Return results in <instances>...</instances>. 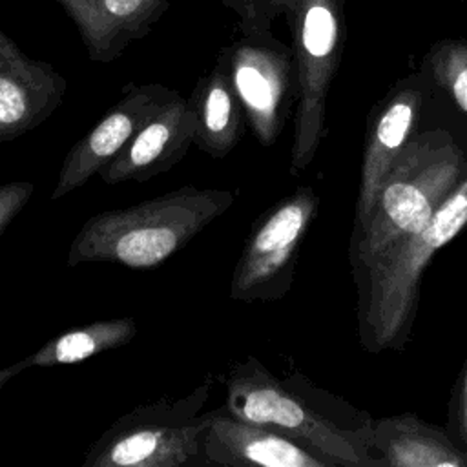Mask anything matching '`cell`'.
I'll return each mask as SVG.
<instances>
[{"instance_id":"14","label":"cell","mask_w":467,"mask_h":467,"mask_svg":"<svg viewBox=\"0 0 467 467\" xmlns=\"http://www.w3.org/2000/svg\"><path fill=\"white\" fill-rule=\"evenodd\" d=\"M421 104L423 91L418 78L412 77L403 80L372 117L361 164L356 224L368 215L389 170L409 142Z\"/></svg>"},{"instance_id":"17","label":"cell","mask_w":467,"mask_h":467,"mask_svg":"<svg viewBox=\"0 0 467 467\" xmlns=\"http://www.w3.org/2000/svg\"><path fill=\"white\" fill-rule=\"evenodd\" d=\"M137 336L133 317L100 319L64 330L26 356L29 367H57L86 361L108 350L128 345Z\"/></svg>"},{"instance_id":"15","label":"cell","mask_w":467,"mask_h":467,"mask_svg":"<svg viewBox=\"0 0 467 467\" xmlns=\"http://www.w3.org/2000/svg\"><path fill=\"white\" fill-rule=\"evenodd\" d=\"M370 445L381 465L392 467H467V449L443 429L412 414L370 423Z\"/></svg>"},{"instance_id":"1","label":"cell","mask_w":467,"mask_h":467,"mask_svg":"<svg viewBox=\"0 0 467 467\" xmlns=\"http://www.w3.org/2000/svg\"><path fill=\"white\" fill-rule=\"evenodd\" d=\"M235 201L224 188L181 186L159 197L91 215L69 244L66 265L115 263L133 270L161 266Z\"/></svg>"},{"instance_id":"2","label":"cell","mask_w":467,"mask_h":467,"mask_svg":"<svg viewBox=\"0 0 467 467\" xmlns=\"http://www.w3.org/2000/svg\"><path fill=\"white\" fill-rule=\"evenodd\" d=\"M467 173L463 151L443 130L410 137L389 170L352 243L359 277L379 255L421 230Z\"/></svg>"},{"instance_id":"12","label":"cell","mask_w":467,"mask_h":467,"mask_svg":"<svg viewBox=\"0 0 467 467\" xmlns=\"http://www.w3.org/2000/svg\"><path fill=\"white\" fill-rule=\"evenodd\" d=\"M204 454L210 465L263 467H330L327 460L290 436L237 418L223 407L210 410L204 434Z\"/></svg>"},{"instance_id":"4","label":"cell","mask_w":467,"mask_h":467,"mask_svg":"<svg viewBox=\"0 0 467 467\" xmlns=\"http://www.w3.org/2000/svg\"><path fill=\"white\" fill-rule=\"evenodd\" d=\"M224 409L234 416L275 429L334 465H381L370 456V423L348 431L316 409L297 379L275 378L257 358L246 356L226 372Z\"/></svg>"},{"instance_id":"21","label":"cell","mask_w":467,"mask_h":467,"mask_svg":"<svg viewBox=\"0 0 467 467\" xmlns=\"http://www.w3.org/2000/svg\"><path fill=\"white\" fill-rule=\"evenodd\" d=\"M451 431L452 438L467 449V365L451 401Z\"/></svg>"},{"instance_id":"6","label":"cell","mask_w":467,"mask_h":467,"mask_svg":"<svg viewBox=\"0 0 467 467\" xmlns=\"http://www.w3.org/2000/svg\"><path fill=\"white\" fill-rule=\"evenodd\" d=\"M296 67L290 171H303L325 135L327 95L341 57L343 0H297L286 18Z\"/></svg>"},{"instance_id":"19","label":"cell","mask_w":467,"mask_h":467,"mask_svg":"<svg viewBox=\"0 0 467 467\" xmlns=\"http://www.w3.org/2000/svg\"><path fill=\"white\" fill-rule=\"evenodd\" d=\"M237 16L241 36L274 35L272 27L279 16L285 20L294 13L297 0H221Z\"/></svg>"},{"instance_id":"20","label":"cell","mask_w":467,"mask_h":467,"mask_svg":"<svg viewBox=\"0 0 467 467\" xmlns=\"http://www.w3.org/2000/svg\"><path fill=\"white\" fill-rule=\"evenodd\" d=\"M35 192L31 181H13L0 184V237L24 210Z\"/></svg>"},{"instance_id":"13","label":"cell","mask_w":467,"mask_h":467,"mask_svg":"<svg viewBox=\"0 0 467 467\" xmlns=\"http://www.w3.org/2000/svg\"><path fill=\"white\" fill-rule=\"evenodd\" d=\"M73 22L89 60L109 64L146 38L170 0H49Z\"/></svg>"},{"instance_id":"7","label":"cell","mask_w":467,"mask_h":467,"mask_svg":"<svg viewBox=\"0 0 467 467\" xmlns=\"http://www.w3.org/2000/svg\"><path fill=\"white\" fill-rule=\"evenodd\" d=\"M316 210V192L310 186H303L272 204L254 221L232 274L230 299L248 303L277 299L286 294L299 246Z\"/></svg>"},{"instance_id":"9","label":"cell","mask_w":467,"mask_h":467,"mask_svg":"<svg viewBox=\"0 0 467 467\" xmlns=\"http://www.w3.org/2000/svg\"><path fill=\"white\" fill-rule=\"evenodd\" d=\"M173 93L175 89L159 82H130L122 97L66 153L51 190V201L66 197L99 175Z\"/></svg>"},{"instance_id":"3","label":"cell","mask_w":467,"mask_h":467,"mask_svg":"<svg viewBox=\"0 0 467 467\" xmlns=\"http://www.w3.org/2000/svg\"><path fill=\"white\" fill-rule=\"evenodd\" d=\"M465 224L467 173L421 230L390 246L358 277L359 332L368 350L396 347L407 337L425 266Z\"/></svg>"},{"instance_id":"16","label":"cell","mask_w":467,"mask_h":467,"mask_svg":"<svg viewBox=\"0 0 467 467\" xmlns=\"http://www.w3.org/2000/svg\"><path fill=\"white\" fill-rule=\"evenodd\" d=\"M188 99L195 111L193 146L213 159L226 157L239 144L246 117L221 53Z\"/></svg>"},{"instance_id":"22","label":"cell","mask_w":467,"mask_h":467,"mask_svg":"<svg viewBox=\"0 0 467 467\" xmlns=\"http://www.w3.org/2000/svg\"><path fill=\"white\" fill-rule=\"evenodd\" d=\"M26 368H29V363H27L26 358L20 359V361H16V363H13V365L2 367V368H0V390H2L11 379H15L22 370H26Z\"/></svg>"},{"instance_id":"8","label":"cell","mask_w":467,"mask_h":467,"mask_svg":"<svg viewBox=\"0 0 467 467\" xmlns=\"http://www.w3.org/2000/svg\"><path fill=\"white\" fill-rule=\"evenodd\" d=\"M246 124L263 146L281 135L296 102L294 51L274 35L241 36L221 49Z\"/></svg>"},{"instance_id":"18","label":"cell","mask_w":467,"mask_h":467,"mask_svg":"<svg viewBox=\"0 0 467 467\" xmlns=\"http://www.w3.org/2000/svg\"><path fill=\"white\" fill-rule=\"evenodd\" d=\"M427 69L452 104L467 115V42H438L427 55Z\"/></svg>"},{"instance_id":"10","label":"cell","mask_w":467,"mask_h":467,"mask_svg":"<svg viewBox=\"0 0 467 467\" xmlns=\"http://www.w3.org/2000/svg\"><path fill=\"white\" fill-rule=\"evenodd\" d=\"M67 80L49 62L29 57L0 29V142L47 120L62 104Z\"/></svg>"},{"instance_id":"5","label":"cell","mask_w":467,"mask_h":467,"mask_svg":"<svg viewBox=\"0 0 467 467\" xmlns=\"http://www.w3.org/2000/svg\"><path fill=\"white\" fill-rule=\"evenodd\" d=\"M215 378L181 398L162 396L119 416L86 451L84 467H208L204 410Z\"/></svg>"},{"instance_id":"11","label":"cell","mask_w":467,"mask_h":467,"mask_svg":"<svg viewBox=\"0 0 467 467\" xmlns=\"http://www.w3.org/2000/svg\"><path fill=\"white\" fill-rule=\"evenodd\" d=\"M193 104L175 91L124 150L99 171V177L106 184L146 182L182 161L193 144Z\"/></svg>"}]
</instances>
